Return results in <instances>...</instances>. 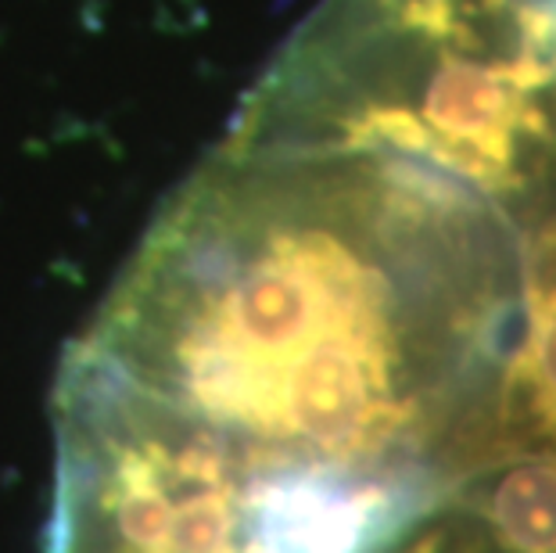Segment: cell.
Segmentation results:
<instances>
[{"instance_id": "obj_1", "label": "cell", "mask_w": 556, "mask_h": 553, "mask_svg": "<svg viewBox=\"0 0 556 553\" xmlns=\"http://www.w3.org/2000/svg\"><path fill=\"white\" fill-rule=\"evenodd\" d=\"M506 209L384 148L233 123L68 349L58 481L140 553H277L417 453L503 331Z\"/></svg>"}, {"instance_id": "obj_2", "label": "cell", "mask_w": 556, "mask_h": 553, "mask_svg": "<svg viewBox=\"0 0 556 553\" xmlns=\"http://www.w3.org/2000/svg\"><path fill=\"white\" fill-rule=\"evenodd\" d=\"M495 414L525 439L556 445V216L520 252V335L495 381Z\"/></svg>"}, {"instance_id": "obj_3", "label": "cell", "mask_w": 556, "mask_h": 553, "mask_svg": "<svg viewBox=\"0 0 556 553\" xmlns=\"http://www.w3.org/2000/svg\"><path fill=\"white\" fill-rule=\"evenodd\" d=\"M467 532L492 553H556V453H520L492 464L470 492Z\"/></svg>"}, {"instance_id": "obj_4", "label": "cell", "mask_w": 556, "mask_h": 553, "mask_svg": "<svg viewBox=\"0 0 556 553\" xmlns=\"http://www.w3.org/2000/svg\"><path fill=\"white\" fill-rule=\"evenodd\" d=\"M549 4H556V0H549Z\"/></svg>"}]
</instances>
